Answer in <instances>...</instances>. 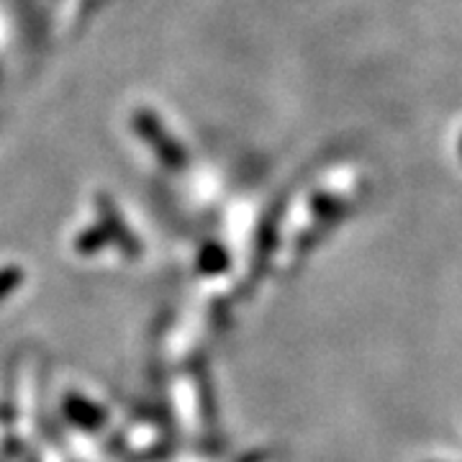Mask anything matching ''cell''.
Segmentation results:
<instances>
[{"mask_svg":"<svg viewBox=\"0 0 462 462\" xmlns=\"http://www.w3.org/2000/svg\"><path fill=\"white\" fill-rule=\"evenodd\" d=\"M460 149H462V142H460Z\"/></svg>","mask_w":462,"mask_h":462,"instance_id":"1","label":"cell"}]
</instances>
